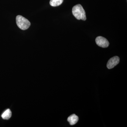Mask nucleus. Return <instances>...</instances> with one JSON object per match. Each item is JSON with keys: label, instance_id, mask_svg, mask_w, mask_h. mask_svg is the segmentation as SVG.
<instances>
[{"label": "nucleus", "instance_id": "nucleus-4", "mask_svg": "<svg viewBox=\"0 0 127 127\" xmlns=\"http://www.w3.org/2000/svg\"><path fill=\"white\" fill-rule=\"evenodd\" d=\"M120 61L119 58L118 56L114 57L109 59L107 63V67L108 69L113 68L118 64Z\"/></svg>", "mask_w": 127, "mask_h": 127}, {"label": "nucleus", "instance_id": "nucleus-7", "mask_svg": "<svg viewBox=\"0 0 127 127\" xmlns=\"http://www.w3.org/2000/svg\"><path fill=\"white\" fill-rule=\"evenodd\" d=\"M64 0H51L50 4L53 7L58 6L61 4L63 2Z\"/></svg>", "mask_w": 127, "mask_h": 127}, {"label": "nucleus", "instance_id": "nucleus-5", "mask_svg": "<svg viewBox=\"0 0 127 127\" xmlns=\"http://www.w3.org/2000/svg\"><path fill=\"white\" fill-rule=\"evenodd\" d=\"M67 120L70 125H75L78 122V117L76 114H73L68 117Z\"/></svg>", "mask_w": 127, "mask_h": 127}, {"label": "nucleus", "instance_id": "nucleus-1", "mask_svg": "<svg viewBox=\"0 0 127 127\" xmlns=\"http://www.w3.org/2000/svg\"><path fill=\"white\" fill-rule=\"evenodd\" d=\"M72 13L73 16L77 20H86V12L82 6L81 4H77L74 6L72 9Z\"/></svg>", "mask_w": 127, "mask_h": 127}, {"label": "nucleus", "instance_id": "nucleus-3", "mask_svg": "<svg viewBox=\"0 0 127 127\" xmlns=\"http://www.w3.org/2000/svg\"><path fill=\"white\" fill-rule=\"evenodd\" d=\"M96 43L98 46L102 48L108 47L109 43L106 39L102 36H98L95 40Z\"/></svg>", "mask_w": 127, "mask_h": 127}, {"label": "nucleus", "instance_id": "nucleus-6", "mask_svg": "<svg viewBox=\"0 0 127 127\" xmlns=\"http://www.w3.org/2000/svg\"><path fill=\"white\" fill-rule=\"evenodd\" d=\"M12 113L10 109L6 110L1 115V117L3 119L8 120L11 117Z\"/></svg>", "mask_w": 127, "mask_h": 127}, {"label": "nucleus", "instance_id": "nucleus-2", "mask_svg": "<svg viewBox=\"0 0 127 127\" xmlns=\"http://www.w3.org/2000/svg\"><path fill=\"white\" fill-rule=\"evenodd\" d=\"M16 22L18 27L22 30H27L31 26V23L29 21L21 15H18L16 17Z\"/></svg>", "mask_w": 127, "mask_h": 127}]
</instances>
